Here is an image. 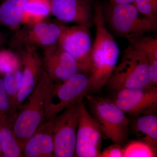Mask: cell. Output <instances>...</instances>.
<instances>
[{
  "mask_svg": "<svg viewBox=\"0 0 157 157\" xmlns=\"http://www.w3.org/2000/svg\"><path fill=\"white\" fill-rule=\"evenodd\" d=\"M132 4L140 14L157 21V0H135Z\"/></svg>",
  "mask_w": 157,
  "mask_h": 157,
  "instance_id": "d4e9b609",
  "label": "cell"
},
{
  "mask_svg": "<svg viewBox=\"0 0 157 157\" xmlns=\"http://www.w3.org/2000/svg\"><path fill=\"white\" fill-rule=\"evenodd\" d=\"M100 157H123L122 148L118 144L113 143L101 152Z\"/></svg>",
  "mask_w": 157,
  "mask_h": 157,
  "instance_id": "484cf974",
  "label": "cell"
},
{
  "mask_svg": "<svg viewBox=\"0 0 157 157\" xmlns=\"http://www.w3.org/2000/svg\"><path fill=\"white\" fill-rule=\"evenodd\" d=\"M93 22L95 27L96 36L89 76L91 92H96L107 84L117 64L120 50L113 36L106 28L104 7L100 3L94 5Z\"/></svg>",
  "mask_w": 157,
  "mask_h": 157,
  "instance_id": "6da1fadb",
  "label": "cell"
},
{
  "mask_svg": "<svg viewBox=\"0 0 157 157\" xmlns=\"http://www.w3.org/2000/svg\"><path fill=\"white\" fill-rule=\"evenodd\" d=\"M51 14L60 21L92 25L91 0H49Z\"/></svg>",
  "mask_w": 157,
  "mask_h": 157,
  "instance_id": "5bb4252c",
  "label": "cell"
},
{
  "mask_svg": "<svg viewBox=\"0 0 157 157\" xmlns=\"http://www.w3.org/2000/svg\"><path fill=\"white\" fill-rule=\"evenodd\" d=\"M22 157H55L51 119L43 122L27 140L23 146Z\"/></svg>",
  "mask_w": 157,
  "mask_h": 157,
  "instance_id": "9a60e30c",
  "label": "cell"
},
{
  "mask_svg": "<svg viewBox=\"0 0 157 157\" xmlns=\"http://www.w3.org/2000/svg\"><path fill=\"white\" fill-rule=\"evenodd\" d=\"M19 48L23 69L22 84L16 100L17 109L32 92L44 70L43 59L39 56L36 47L26 45Z\"/></svg>",
  "mask_w": 157,
  "mask_h": 157,
  "instance_id": "7c38bea8",
  "label": "cell"
},
{
  "mask_svg": "<svg viewBox=\"0 0 157 157\" xmlns=\"http://www.w3.org/2000/svg\"><path fill=\"white\" fill-rule=\"evenodd\" d=\"M132 128L138 140L156 147L157 117L155 114L137 117L132 124Z\"/></svg>",
  "mask_w": 157,
  "mask_h": 157,
  "instance_id": "ac0fdd59",
  "label": "cell"
},
{
  "mask_svg": "<svg viewBox=\"0 0 157 157\" xmlns=\"http://www.w3.org/2000/svg\"><path fill=\"white\" fill-rule=\"evenodd\" d=\"M0 157H4L2 150V145H1V138H0Z\"/></svg>",
  "mask_w": 157,
  "mask_h": 157,
  "instance_id": "f546056e",
  "label": "cell"
},
{
  "mask_svg": "<svg viewBox=\"0 0 157 157\" xmlns=\"http://www.w3.org/2000/svg\"><path fill=\"white\" fill-rule=\"evenodd\" d=\"M17 114V110L11 107L6 90L0 95V126L13 123Z\"/></svg>",
  "mask_w": 157,
  "mask_h": 157,
  "instance_id": "cb8c5ba5",
  "label": "cell"
},
{
  "mask_svg": "<svg viewBox=\"0 0 157 157\" xmlns=\"http://www.w3.org/2000/svg\"><path fill=\"white\" fill-rule=\"evenodd\" d=\"M20 58L10 50H0V73L5 74L19 70L21 67Z\"/></svg>",
  "mask_w": 157,
  "mask_h": 157,
  "instance_id": "603a6c76",
  "label": "cell"
},
{
  "mask_svg": "<svg viewBox=\"0 0 157 157\" xmlns=\"http://www.w3.org/2000/svg\"><path fill=\"white\" fill-rule=\"evenodd\" d=\"M43 50L44 70L53 81L62 82L76 73H81L74 59L58 43Z\"/></svg>",
  "mask_w": 157,
  "mask_h": 157,
  "instance_id": "4fadbf2b",
  "label": "cell"
},
{
  "mask_svg": "<svg viewBox=\"0 0 157 157\" xmlns=\"http://www.w3.org/2000/svg\"><path fill=\"white\" fill-rule=\"evenodd\" d=\"M91 92L89 76L78 73L62 82L51 78L46 97L45 121L83 100Z\"/></svg>",
  "mask_w": 157,
  "mask_h": 157,
  "instance_id": "277c9868",
  "label": "cell"
},
{
  "mask_svg": "<svg viewBox=\"0 0 157 157\" xmlns=\"http://www.w3.org/2000/svg\"><path fill=\"white\" fill-rule=\"evenodd\" d=\"M79 102L51 118L55 157H72L75 154Z\"/></svg>",
  "mask_w": 157,
  "mask_h": 157,
  "instance_id": "52a82bcc",
  "label": "cell"
},
{
  "mask_svg": "<svg viewBox=\"0 0 157 157\" xmlns=\"http://www.w3.org/2000/svg\"><path fill=\"white\" fill-rule=\"evenodd\" d=\"M86 98L91 115L99 125L103 135L121 146L129 134V121L124 113L112 100L93 97Z\"/></svg>",
  "mask_w": 157,
  "mask_h": 157,
  "instance_id": "5b68a950",
  "label": "cell"
},
{
  "mask_svg": "<svg viewBox=\"0 0 157 157\" xmlns=\"http://www.w3.org/2000/svg\"><path fill=\"white\" fill-rule=\"evenodd\" d=\"M129 44L145 54L149 64L150 78L153 86L157 85V39L155 36H141L128 40Z\"/></svg>",
  "mask_w": 157,
  "mask_h": 157,
  "instance_id": "e0dca14e",
  "label": "cell"
},
{
  "mask_svg": "<svg viewBox=\"0 0 157 157\" xmlns=\"http://www.w3.org/2000/svg\"><path fill=\"white\" fill-rule=\"evenodd\" d=\"M1 25V23H0V26ZM6 36H5L3 33L1 32V29H0V47L2 46L5 42H6Z\"/></svg>",
  "mask_w": 157,
  "mask_h": 157,
  "instance_id": "83f0119b",
  "label": "cell"
},
{
  "mask_svg": "<svg viewBox=\"0 0 157 157\" xmlns=\"http://www.w3.org/2000/svg\"><path fill=\"white\" fill-rule=\"evenodd\" d=\"M5 91L4 81L2 78H0V95Z\"/></svg>",
  "mask_w": 157,
  "mask_h": 157,
  "instance_id": "f1b7e54d",
  "label": "cell"
},
{
  "mask_svg": "<svg viewBox=\"0 0 157 157\" xmlns=\"http://www.w3.org/2000/svg\"><path fill=\"white\" fill-rule=\"evenodd\" d=\"M103 133L95 119L89 113L83 100L78 103V126L75 154L78 157H100Z\"/></svg>",
  "mask_w": 157,
  "mask_h": 157,
  "instance_id": "9c48e42d",
  "label": "cell"
},
{
  "mask_svg": "<svg viewBox=\"0 0 157 157\" xmlns=\"http://www.w3.org/2000/svg\"><path fill=\"white\" fill-rule=\"evenodd\" d=\"M31 0H3L0 5V23L11 29L22 24L26 9Z\"/></svg>",
  "mask_w": 157,
  "mask_h": 157,
  "instance_id": "2e32d148",
  "label": "cell"
},
{
  "mask_svg": "<svg viewBox=\"0 0 157 157\" xmlns=\"http://www.w3.org/2000/svg\"><path fill=\"white\" fill-rule=\"evenodd\" d=\"M106 85L115 91L153 86L150 78L148 61L144 53L129 44L123 52L121 61Z\"/></svg>",
  "mask_w": 157,
  "mask_h": 157,
  "instance_id": "3957f363",
  "label": "cell"
},
{
  "mask_svg": "<svg viewBox=\"0 0 157 157\" xmlns=\"http://www.w3.org/2000/svg\"><path fill=\"white\" fill-rule=\"evenodd\" d=\"M13 123L0 126V138L4 157H22V148L13 132Z\"/></svg>",
  "mask_w": 157,
  "mask_h": 157,
  "instance_id": "d6986e66",
  "label": "cell"
},
{
  "mask_svg": "<svg viewBox=\"0 0 157 157\" xmlns=\"http://www.w3.org/2000/svg\"><path fill=\"white\" fill-rule=\"evenodd\" d=\"M3 1V0H0V1Z\"/></svg>",
  "mask_w": 157,
  "mask_h": 157,
  "instance_id": "4dcf8cb0",
  "label": "cell"
},
{
  "mask_svg": "<svg viewBox=\"0 0 157 157\" xmlns=\"http://www.w3.org/2000/svg\"><path fill=\"white\" fill-rule=\"evenodd\" d=\"M107 21L113 30L128 40L156 30L157 21L141 16L132 4H110L104 8Z\"/></svg>",
  "mask_w": 157,
  "mask_h": 157,
  "instance_id": "8992f818",
  "label": "cell"
},
{
  "mask_svg": "<svg viewBox=\"0 0 157 157\" xmlns=\"http://www.w3.org/2000/svg\"><path fill=\"white\" fill-rule=\"evenodd\" d=\"M123 157L156 156V147L138 140L130 141L122 148Z\"/></svg>",
  "mask_w": 157,
  "mask_h": 157,
  "instance_id": "7402d4cb",
  "label": "cell"
},
{
  "mask_svg": "<svg viewBox=\"0 0 157 157\" xmlns=\"http://www.w3.org/2000/svg\"><path fill=\"white\" fill-rule=\"evenodd\" d=\"M91 25H78L66 27L58 41L60 47L74 59L81 73L89 75L91 68L93 44L90 33Z\"/></svg>",
  "mask_w": 157,
  "mask_h": 157,
  "instance_id": "ba28073f",
  "label": "cell"
},
{
  "mask_svg": "<svg viewBox=\"0 0 157 157\" xmlns=\"http://www.w3.org/2000/svg\"><path fill=\"white\" fill-rule=\"evenodd\" d=\"M110 4H132L135 0H109Z\"/></svg>",
  "mask_w": 157,
  "mask_h": 157,
  "instance_id": "4316f807",
  "label": "cell"
},
{
  "mask_svg": "<svg viewBox=\"0 0 157 157\" xmlns=\"http://www.w3.org/2000/svg\"><path fill=\"white\" fill-rule=\"evenodd\" d=\"M17 31L11 42L17 48L26 45L39 46L44 49L58 43L59 37L66 26L55 22L42 20L25 25Z\"/></svg>",
  "mask_w": 157,
  "mask_h": 157,
  "instance_id": "8fae6325",
  "label": "cell"
},
{
  "mask_svg": "<svg viewBox=\"0 0 157 157\" xmlns=\"http://www.w3.org/2000/svg\"><path fill=\"white\" fill-rule=\"evenodd\" d=\"M51 14L49 0H31L26 9L22 24H32L44 20Z\"/></svg>",
  "mask_w": 157,
  "mask_h": 157,
  "instance_id": "ffe728a7",
  "label": "cell"
},
{
  "mask_svg": "<svg viewBox=\"0 0 157 157\" xmlns=\"http://www.w3.org/2000/svg\"><path fill=\"white\" fill-rule=\"evenodd\" d=\"M6 94L11 107L17 110L16 100L22 84V70H16L4 74L3 78Z\"/></svg>",
  "mask_w": 157,
  "mask_h": 157,
  "instance_id": "44dd1931",
  "label": "cell"
},
{
  "mask_svg": "<svg viewBox=\"0 0 157 157\" xmlns=\"http://www.w3.org/2000/svg\"><path fill=\"white\" fill-rule=\"evenodd\" d=\"M112 101L125 114L135 117L154 114L157 107V88L151 86L117 91Z\"/></svg>",
  "mask_w": 157,
  "mask_h": 157,
  "instance_id": "30bf717a",
  "label": "cell"
},
{
  "mask_svg": "<svg viewBox=\"0 0 157 157\" xmlns=\"http://www.w3.org/2000/svg\"><path fill=\"white\" fill-rule=\"evenodd\" d=\"M51 78L45 70L25 104L17 108L13 124L14 136L21 147L45 120V102Z\"/></svg>",
  "mask_w": 157,
  "mask_h": 157,
  "instance_id": "7a4b0ae2",
  "label": "cell"
}]
</instances>
